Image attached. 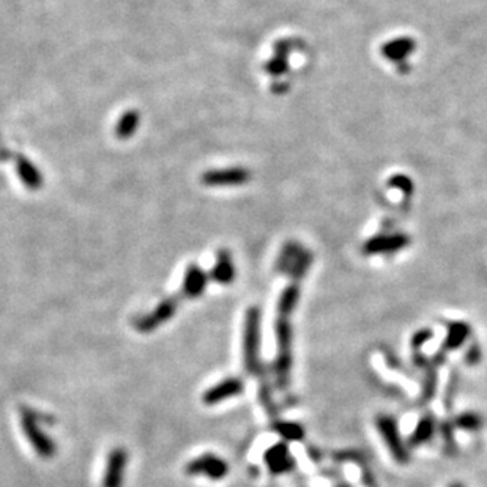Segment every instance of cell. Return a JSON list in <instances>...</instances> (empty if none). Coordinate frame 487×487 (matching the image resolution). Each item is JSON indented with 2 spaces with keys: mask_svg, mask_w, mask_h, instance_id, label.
<instances>
[{
  "mask_svg": "<svg viewBox=\"0 0 487 487\" xmlns=\"http://www.w3.org/2000/svg\"><path fill=\"white\" fill-rule=\"evenodd\" d=\"M260 311L259 307H249L243 330V361L249 374H258L260 369Z\"/></svg>",
  "mask_w": 487,
  "mask_h": 487,
  "instance_id": "obj_1",
  "label": "cell"
},
{
  "mask_svg": "<svg viewBox=\"0 0 487 487\" xmlns=\"http://www.w3.org/2000/svg\"><path fill=\"white\" fill-rule=\"evenodd\" d=\"M21 426L29 443L34 448L38 456L41 459H53L55 456L57 446L53 439L41 429L40 420H38L35 412L24 407L21 410Z\"/></svg>",
  "mask_w": 487,
  "mask_h": 487,
  "instance_id": "obj_2",
  "label": "cell"
},
{
  "mask_svg": "<svg viewBox=\"0 0 487 487\" xmlns=\"http://www.w3.org/2000/svg\"><path fill=\"white\" fill-rule=\"evenodd\" d=\"M375 426H377V431L380 432L383 441H385V445L389 450L391 456H393V459L397 464L406 465L410 460V453L401 437L396 420L393 418V416L379 415L375 418Z\"/></svg>",
  "mask_w": 487,
  "mask_h": 487,
  "instance_id": "obj_3",
  "label": "cell"
},
{
  "mask_svg": "<svg viewBox=\"0 0 487 487\" xmlns=\"http://www.w3.org/2000/svg\"><path fill=\"white\" fill-rule=\"evenodd\" d=\"M185 473L189 476H207L211 481H221L224 476H227L229 465L216 454L205 453L188 462Z\"/></svg>",
  "mask_w": 487,
  "mask_h": 487,
  "instance_id": "obj_4",
  "label": "cell"
},
{
  "mask_svg": "<svg viewBox=\"0 0 487 487\" xmlns=\"http://www.w3.org/2000/svg\"><path fill=\"white\" fill-rule=\"evenodd\" d=\"M128 465V453L125 448H114L109 453L102 487H124V479Z\"/></svg>",
  "mask_w": 487,
  "mask_h": 487,
  "instance_id": "obj_5",
  "label": "cell"
},
{
  "mask_svg": "<svg viewBox=\"0 0 487 487\" xmlns=\"http://www.w3.org/2000/svg\"><path fill=\"white\" fill-rule=\"evenodd\" d=\"M243 389H245V383L241 379H239V377H227V379L221 380L215 387H210L205 391L202 394V401L208 407L218 406V403L227 401L230 397L241 394Z\"/></svg>",
  "mask_w": 487,
  "mask_h": 487,
  "instance_id": "obj_6",
  "label": "cell"
},
{
  "mask_svg": "<svg viewBox=\"0 0 487 487\" xmlns=\"http://www.w3.org/2000/svg\"><path fill=\"white\" fill-rule=\"evenodd\" d=\"M264 460L273 475H284V473L292 472L295 467V459L286 443H276L268 448Z\"/></svg>",
  "mask_w": 487,
  "mask_h": 487,
  "instance_id": "obj_7",
  "label": "cell"
},
{
  "mask_svg": "<svg viewBox=\"0 0 487 487\" xmlns=\"http://www.w3.org/2000/svg\"><path fill=\"white\" fill-rule=\"evenodd\" d=\"M410 243L408 236L403 234H394V235H380L373 236L366 245L363 246V251L368 255L374 254H393L401 251L402 248H406Z\"/></svg>",
  "mask_w": 487,
  "mask_h": 487,
  "instance_id": "obj_8",
  "label": "cell"
},
{
  "mask_svg": "<svg viewBox=\"0 0 487 487\" xmlns=\"http://www.w3.org/2000/svg\"><path fill=\"white\" fill-rule=\"evenodd\" d=\"M207 286V274L196 265H191L187 274H185L183 286H182V298H196L202 295Z\"/></svg>",
  "mask_w": 487,
  "mask_h": 487,
  "instance_id": "obj_9",
  "label": "cell"
},
{
  "mask_svg": "<svg viewBox=\"0 0 487 487\" xmlns=\"http://www.w3.org/2000/svg\"><path fill=\"white\" fill-rule=\"evenodd\" d=\"M413 49H415V41L412 40V38L402 36L383 44L382 54L385 55L388 60L401 62V60H406L407 57L413 53Z\"/></svg>",
  "mask_w": 487,
  "mask_h": 487,
  "instance_id": "obj_10",
  "label": "cell"
},
{
  "mask_svg": "<svg viewBox=\"0 0 487 487\" xmlns=\"http://www.w3.org/2000/svg\"><path fill=\"white\" fill-rule=\"evenodd\" d=\"M470 325L465 322H451L448 325L446 338L443 342V350H456L470 336Z\"/></svg>",
  "mask_w": 487,
  "mask_h": 487,
  "instance_id": "obj_11",
  "label": "cell"
},
{
  "mask_svg": "<svg viewBox=\"0 0 487 487\" xmlns=\"http://www.w3.org/2000/svg\"><path fill=\"white\" fill-rule=\"evenodd\" d=\"M434 434H435V421L431 415H425L418 421V425H416L412 435H410L408 445L410 446L425 445L427 443V441L432 440Z\"/></svg>",
  "mask_w": 487,
  "mask_h": 487,
  "instance_id": "obj_12",
  "label": "cell"
},
{
  "mask_svg": "<svg viewBox=\"0 0 487 487\" xmlns=\"http://www.w3.org/2000/svg\"><path fill=\"white\" fill-rule=\"evenodd\" d=\"M211 278L220 284H229L234 281L235 268L232 264V259H230L227 253H221L218 255V264L215 265L213 272H211Z\"/></svg>",
  "mask_w": 487,
  "mask_h": 487,
  "instance_id": "obj_13",
  "label": "cell"
},
{
  "mask_svg": "<svg viewBox=\"0 0 487 487\" xmlns=\"http://www.w3.org/2000/svg\"><path fill=\"white\" fill-rule=\"evenodd\" d=\"M249 178L248 172L243 169H232V171H222V172H213V174H207L204 178L205 183H243Z\"/></svg>",
  "mask_w": 487,
  "mask_h": 487,
  "instance_id": "obj_14",
  "label": "cell"
},
{
  "mask_svg": "<svg viewBox=\"0 0 487 487\" xmlns=\"http://www.w3.org/2000/svg\"><path fill=\"white\" fill-rule=\"evenodd\" d=\"M274 431H276L281 437L289 441H300L305 437V431L300 425L295 422H276L274 425Z\"/></svg>",
  "mask_w": 487,
  "mask_h": 487,
  "instance_id": "obj_15",
  "label": "cell"
},
{
  "mask_svg": "<svg viewBox=\"0 0 487 487\" xmlns=\"http://www.w3.org/2000/svg\"><path fill=\"white\" fill-rule=\"evenodd\" d=\"M483 421L476 413H462L456 418V426L464 431H478L481 429Z\"/></svg>",
  "mask_w": 487,
  "mask_h": 487,
  "instance_id": "obj_16",
  "label": "cell"
},
{
  "mask_svg": "<svg viewBox=\"0 0 487 487\" xmlns=\"http://www.w3.org/2000/svg\"><path fill=\"white\" fill-rule=\"evenodd\" d=\"M432 336H434L432 330H427V328H425V330H420L418 333H415V335H413V341H412V345H413V347L418 349V347H421L422 344H426V342L429 341V339H431Z\"/></svg>",
  "mask_w": 487,
  "mask_h": 487,
  "instance_id": "obj_17",
  "label": "cell"
},
{
  "mask_svg": "<svg viewBox=\"0 0 487 487\" xmlns=\"http://www.w3.org/2000/svg\"><path fill=\"white\" fill-rule=\"evenodd\" d=\"M479 358H481V349H479L478 344H473L472 347L469 349L465 355V361L473 366V364H476L479 361Z\"/></svg>",
  "mask_w": 487,
  "mask_h": 487,
  "instance_id": "obj_18",
  "label": "cell"
},
{
  "mask_svg": "<svg viewBox=\"0 0 487 487\" xmlns=\"http://www.w3.org/2000/svg\"><path fill=\"white\" fill-rule=\"evenodd\" d=\"M450 487H464L462 484H460V483H454V484H451Z\"/></svg>",
  "mask_w": 487,
  "mask_h": 487,
  "instance_id": "obj_19",
  "label": "cell"
},
{
  "mask_svg": "<svg viewBox=\"0 0 487 487\" xmlns=\"http://www.w3.org/2000/svg\"><path fill=\"white\" fill-rule=\"evenodd\" d=\"M342 487H345V486H342Z\"/></svg>",
  "mask_w": 487,
  "mask_h": 487,
  "instance_id": "obj_20",
  "label": "cell"
}]
</instances>
